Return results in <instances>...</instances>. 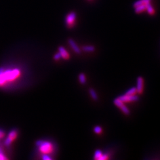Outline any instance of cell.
I'll return each mask as SVG.
<instances>
[{
    "mask_svg": "<svg viewBox=\"0 0 160 160\" xmlns=\"http://www.w3.org/2000/svg\"><path fill=\"white\" fill-rule=\"evenodd\" d=\"M109 159V155L108 154H103L100 160H106V159Z\"/></svg>",
    "mask_w": 160,
    "mask_h": 160,
    "instance_id": "cell-22",
    "label": "cell"
},
{
    "mask_svg": "<svg viewBox=\"0 0 160 160\" xmlns=\"http://www.w3.org/2000/svg\"><path fill=\"white\" fill-rule=\"evenodd\" d=\"M58 51L59 53L61 55V58L65 59V60H68L70 58V55L68 51L66 50L63 46H61L58 48Z\"/></svg>",
    "mask_w": 160,
    "mask_h": 160,
    "instance_id": "cell-9",
    "label": "cell"
},
{
    "mask_svg": "<svg viewBox=\"0 0 160 160\" xmlns=\"http://www.w3.org/2000/svg\"><path fill=\"white\" fill-rule=\"evenodd\" d=\"M36 145L39 147V150L42 154H49L52 152L53 146L52 144L49 141H45L39 140L36 142Z\"/></svg>",
    "mask_w": 160,
    "mask_h": 160,
    "instance_id": "cell-2",
    "label": "cell"
},
{
    "mask_svg": "<svg viewBox=\"0 0 160 160\" xmlns=\"http://www.w3.org/2000/svg\"><path fill=\"white\" fill-rule=\"evenodd\" d=\"M144 87V80L142 77H138L136 80V90L138 94H141L143 92Z\"/></svg>",
    "mask_w": 160,
    "mask_h": 160,
    "instance_id": "cell-7",
    "label": "cell"
},
{
    "mask_svg": "<svg viewBox=\"0 0 160 160\" xmlns=\"http://www.w3.org/2000/svg\"><path fill=\"white\" fill-rule=\"evenodd\" d=\"M119 100H121L123 103H130L135 102L139 100V97L136 95L135 96H128V95H122L117 97Z\"/></svg>",
    "mask_w": 160,
    "mask_h": 160,
    "instance_id": "cell-5",
    "label": "cell"
},
{
    "mask_svg": "<svg viewBox=\"0 0 160 160\" xmlns=\"http://www.w3.org/2000/svg\"><path fill=\"white\" fill-rule=\"evenodd\" d=\"M21 75V71L19 69L5 70L0 68V87L4 86L8 82L15 81Z\"/></svg>",
    "mask_w": 160,
    "mask_h": 160,
    "instance_id": "cell-1",
    "label": "cell"
},
{
    "mask_svg": "<svg viewBox=\"0 0 160 160\" xmlns=\"http://www.w3.org/2000/svg\"><path fill=\"white\" fill-rule=\"evenodd\" d=\"M151 1H152V0H138V1H136V2L133 3V7H135L138 6L139 5L148 4L149 3H151Z\"/></svg>",
    "mask_w": 160,
    "mask_h": 160,
    "instance_id": "cell-13",
    "label": "cell"
},
{
    "mask_svg": "<svg viewBox=\"0 0 160 160\" xmlns=\"http://www.w3.org/2000/svg\"><path fill=\"white\" fill-rule=\"evenodd\" d=\"M68 43L70 45V46H71V48H72V49L75 52V53H76L77 54H80L81 53V49H79V48L78 47V46L77 45V44L75 43V42L74 41V40L72 39H68Z\"/></svg>",
    "mask_w": 160,
    "mask_h": 160,
    "instance_id": "cell-8",
    "label": "cell"
},
{
    "mask_svg": "<svg viewBox=\"0 0 160 160\" xmlns=\"http://www.w3.org/2000/svg\"><path fill=\"white\" fill-rule=\"evenodd\" d=\"M103 154V153L102 152V151L100 150H97L94 152L93 158L96 160H100Z\"/></svg>",
    "mask_w": 160,
    "mask_h": 160,
    "instance_id": "cell-12",
    "label": "cell"
},
{
    "mask_svg": "<svg viewBox=\"0 0 160 160\" xmlns=\"http://www.w3.org/2000/svg\"><path fill=\"white\" fill-rule=\"evenodd\" d=\"M77 18V14L75 11H71L66 16L65 18V24L68 28H72L75 25Z\"/></svg>",
    "mask_w": 160,
    "mask_h": 160,
    "instance_id": "cell-3",
    "label": "cell"
},
{
    "mask_svg": "<svg viewBox=\"0 0 160 160\" xmlns=\"http://www.w3.org/2000/svg\"><path fill=\"white\" fill-rule=\"evenodd\" d=\"M78 79H79V81L80 83L82 84H85V83H86V77H85V75L84 74V73H81V74H79Z\"/></svg>",
    "mask_w": 160,
    "mask_h": 160,
    "instance_id": "cell-17",
    "label": "cell"
},
{
    "mask_svg": "<svg viewBox=\"0 0 160 160\" xmlns=\"http://www.w3.org/2000/svg\"><path fill=\"white\" fill-rule=\"evenodd\" d=\"M61 58V55L59 52L56 53V54H55L54 56H53V59H54L55 61H58V60H59Z\"/></svg>",
    "mask_w": 160,
    "mask_h": 160,
    "instance_id": "cell-21",
    "label": "cell"
},
{
    "mask_svg": "<svg viewBox=\"0 0 160 160\" xmlns=\"http://www.w3.org/2000/svg\"><path fill=\"white\" fill-rule=\"evenodd\" d=\"M146 10L147 11L148 13L150 15H153V14H154V12H155V10L154 9V8H153V7L151 5V3H148L147 5H146Z\"/></svg>",
    "mask_w": 160,
    "mask_h": 160,
    "instance_id": "cell-15",
    "label": "cell"
},
{
    "mask_svg": "<svg viewBox=\"0 0 160 160\" xmlns=\"http://www.w3.org/2000/svg\"><path fill=\"white\" fill-rule=\"evenodd\" d=\"M113 103L114 104L119 108L121 111L126 115H129L130 114V110L129 109L126 107L125 104V103L122 102L121 100H119L118 98H115L113 100Z\"/></svg>",
    "mask_w": 160,
    "mask_h": 160,
    "instance_id": "cell-4",
    "label": "cell"
},
{
    "mask_svg": "<svg viewBox=\"0 0 160 160\" xmlns=\"http://www.w3.org/2000/svg\"><path fill=\"white\" fill-rule=\"evenodd\" d=\"M18 136V132L16 130H11L9 134V136L7 138L5 141V145L6 146H10L12 142L17 138Z\"/></svg>",
    "mask_w": 160,
    "mask_h": 160,
    "instance_id": "cell-6",
    "label": "cell"
},
{
    "mask_svg": "<svg viewBox=\"0 0 160 160\" xmlns=\"http://www.w3.org/2000/svg\"><path fill=\"white\" fill-rule=\"evenodd\" d=\"M5 136V134H4V132L1 130H0V139H1V138H3L4 136Z\"/></svg>",
    "mask_w": 160,
    "mask_h": 160,
    "instance_id": "cell-23",
    "label": "cell"
},
{
    "mask_svg": "<svg viewBox=\"0 0 160 160\" xmlns=\"http://www.w3.org/2000/svg\"><path fill=\"white\" fill-rule=\"evenodd\" d=\"M7 159L8 158L4 155L1 149H0V160H5V159Z\"/></svg>",
    "mask_w": 160,
    "mask_h": 160,
    "instance_id": "cell-20",
    "label": "cell"
},
{
    "mask_svg": "<svg viewBox=\"0 0 160 160\" xmlns=\"http://www.w3.org/2000/svg\"><path fill=\"white\" fill-rule=\"evenodd\" d=\"M82 49L83 51L85 52H92L95 50V48L94 46L87 45V46H84L82 48Z\"/></svg>",
    "mask_w": 160,
    "mask_h": 160,
    "instance_id": "cell-11",
    "label": "cell"
},
{
    "mask_svg": "<svg viewBox=\"0 0 160 160\" xmlns=\"http://www.w3.org/2000/svg\"><path fill=\"white\" fill-rule=\"evenodd\" d=\"M94 132L96 134H100V133L102 132V128L101 126H96L94 128Z\"/></svg>",
    "mask_w": 160,
    "mask_h": 160,
    "instance_id": "cell-18",
    "label": "cell"
},
{
    "mask_svg": "<svg viewBox=\"0 0 160 160\" xmlns=\"http://www.w3.org/2000/svg\"><path fill=\"white\" fill-rule=\"evenodd\" d=\"M89 92H90V94L91 96V97H92V98L94 100H98V96L97 94V92H96V91L92 89H90L89 90Z\"/></svg>",
    "mask_w": 160,
    "mask_h": 160,
    "instance_id": "cell-16",
    "label": "cell"
},
{
    "mask_svg": "<svg viewBox=\"0 0 160 160\" xmlns=\"http://www.w3.org/2000/svg\"><path fill=\"white\" fill-rule=\"evenodd\" d=\"M136 94H138V93H137V90H136V87L130 88L125 93L126 95H128V96H135V95H136Z\"/></svg>",
    "mask_w": 160,
    "mask_h": 160,
    "instance_id": "cell-14",
    "label": "cell"
},
{
    "mask_svg": "<svg viewBox=\"0 0 160 160\" xmlns=\"http://www.w3.org/2000/svg\"><path fill=\"white\" fill-rule=\"evenodd\" d=\"M146 5H147V4H141V5H139L138 6L135 7H134L135 8V12L136 13V14H140V13L144 12L146 9Z\"/></svg>",
    "mask_w": 160,
    "mask_h": 160,
    "instance_id": "cell-10",
    "label": "cell"
},
{
    "mask_svg": "<svg viewBox=\"0 0 160 160\" xmlns=\"http://www.w3.org/2000/svg\"><path fill=\"white\" fill-rule=\"evenodd\" d=\"M42 159L43 160H51L52 158L48 154H42Z\"/></svg>",
    "mask_w": 160,
    "mask_h": 160,
    "instance_id": "cell-19",
    "label": "cell"
}]
</instances>
